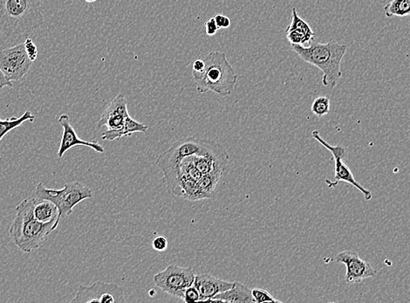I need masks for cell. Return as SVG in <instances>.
<instances>
[{"instance_id":"4fadbf2b","label":"cell","mask_w":410,"mask_h":303,"mask_svg":"<svg viewBox=\"0 0 410 303\" xmlns=\"http://www.w3.org/2000/svg\"><path fill=\"white\" fill-rule=\"evenodd\" d=\"M129 116L127 100L123 94H120L103 111L97 123V128L102 129V127H107V130L122 129Z\"/></svg>"},{"instance_id":"9a60e30c","label":"cell","mask_w":410,"mask_h":303,"mask_svg":"<svg viewBox=\"0 0 410 303\" xmlns=\"http://www.w3.org/2000/svg\"><path fill=\"white\" fill-rule=\"evenodd\" d=\"M287 38L291 45H310L315 37V33L307 21L298 15L297 10L292 8L290 24L285 30Z\"/></svg>"},{"instance_id":"d6a6232c","label":"cell","mask_w":410,"mask_h":303,"mask_svg":"<svg viewBox=\"0 0 410 303\" xmlns=\"http://www.w3.org/2000/svg\"><path fill=\"white\" fill-rule=\"evenodd\" d=\"M1 89H2L1 87H0V91H1Z\"/></svg>"},{"instance_id":"d4e9b609","label":"cell","mask_w":410,"mask_h":303,"mask_svg":"<svg viewBox=\"0 0 410 303\" xmlns=\"http://www.w3.org/2000/svg\"><path fill=\"white\" fill-rule=\"evenodd\" d=\"M181 300L186 303L200 302L201 297L199 291H197V288L195 287L194 285L190 286V287L187 288L186 291H184L183 297H181Z\"/></svg>"},{"instance_id":"f546056e","label":"cell","mask_w":410,"mask_h":303,"mask_svg":"<svg viewBox=\"0 0 410 303\" xmlns=\"http://www.w3.org/2000/svg\"><path fill=\"white\" fill-rule=\"evenodd\" d=\"M205 63L204 60L197 59L195 60L193 65V73H198L204 71Z\"/></svg>"},{"instance_id":"3957f363","label":"cell","mask_w":410,"mask_h":303,"mask_svg":"<svg viewBox=\"0 0 410 303\" xmlns=\"http://www.w3.org/2000/svg\"><path fill=\"white\" fill-rule=\"evenodd\" d=\"M291 46L305 62L321 70L323 73L322 84L324 87L337 86L342 76L341 67L347 53V45L332 40L328 43H312L308 46L292 44Z\"/></svg>"},{"instance_id":"4316f807","label":"cell","mask_w":410,"mask_h":303,"mask_svg":"<svg viewBox=\"0 0 410 303\" xmlns=\"http://www.w3.org/2000/svg\"><path fill=\"white\" fill-rule=\"evenodd\" d=\"M168 245H169V242L164 236H157L154 238L152 241V248L154 250L157 252H164L167 250Z\"/></svg>"},{"instance_id":"8992f818","label":"cell","mask_w":410,"mask_h":303,"mask_svg":"<svg viewBox=\"0 0 410 303\" xmlns=\"http://www.w3.org/2000/svg\"><path fill=\"white\" fill-rule=\"evenodd\" d=\"M35 196L52 201L58 207L59 216L53 225V230H55L62 218L73 214L77 205L93 198V191L80 182L67 183L62 189H48L42 183H39L35 187Z\"/></svg>"},{"instance_id":"5bb4252c","label":"cell","mask_w":410,"mask_h":303,"mask_svg":"<svg viewBox=\"0 0 410 303\" xmlns=\"http://www.w3.org/2000/svg\"><path fill=\"white\" fill-rule=\"evenodd\" d=\"M193 285L199 291L200 302H209L214 296L233 288L234 282L224 281L213 275L201 274L195 276Z\"/></svg>"},{"instance_id":"2e32d148","label":"cell","mask_w":410,"mask_h":303,"mask_svg":"<svg viewBox=\"0 0 410 303\" xmlns=\"http://www.w3.org/2000/svg\"><path fill=\"white\" fill-rule=\"evenodd\" d=\"M209 302L254 303L255 302L251 295V289L240 282H235L233 288L214 296Z\"/></svg>"},{"instance_id":"e0dca14e","label":"cell","mask_w":410,"mask_h":303,"mask_svg":"<svg viewBox=\"0 0 410 303\" xmlns=\"http://www.w3.org/2000/svg\"><path fill=\"white\" fill-rule=\"evenodd\" d=\"M149 130V126L146 124L137 122L130 116L126 119L122 129L120 130H107L102 135L103 141H112L121 139L123 137H130L134 133H146Z\"/></svg>"},{"instance_id":"f1b7e54d","label":"cell","mask_w":410,"mask_h":303,"mask_svg":"<svg viewBox=\"0 0 410 303\" xmlns=\"http://www.w3.org/2000/svg\"><path fill=\"white\" fill-rule=\"evenodd\" d=\"M214 19L220 29L228 28L231 24V19L226 16L218 15L215 16Z\"/></svg>"},{"instance_id":"7c38bea8","label":"cell","mask_w":410,"mask_h":303,"mask_svg":"<svg viewBox=\"0 0 410 303\" xmlns=\"http://www.w3.org/2000/svg\"><path fill=\"white\" fill-rule=\"evenodd\" d=\"M58 122L62 127L63 133L58 150V157H63L64 155L75 146H87L96 151L97 153H104L105 150L96 141H86L80 139L76 131L70 123L69 114H63L59 117Z\"/></svg>"},{"instance_id":"cb8c5ba5","label":"cell","mask_w":410,"mask_h":303,"mask_svg":"<svg viewBox=\"0 0 410 303\" xmlns=\"http://www.w3.org/2000/svg\"><path fill=\"white\" fill-rule=\"evenodd\" d=\"M251 295L254 299V302L256 303L263 302H281L278 301L274 296H272L270 293L265 291L264 288H253L251 289Z\"/></svg>"},{"instance_id":"52a82bcc","label":"cell","mask_w":410,"mask_h":303,"mask_svg":"<svg viewBox=\"0 0 410 303\" xmlns=\"http://www.w3.org/2000/svg\"><path fill=\"white\" fill-rule=\"evenodd\" d=\"M312 137L317 140L319 143L323 146L325 148L330 151L332 158H334L335 163V182H331L330 180H326V183L328 184L330 188L337 187L339 182H346V183L350 184L353 187L357 188L361 193L364 195L365 200L369 201L371 200L373 195L371 191L366 189L364 187H362L359 182L355 180L354 175L352 171L349 169L348 164L345 163V158L347 157L348 151L346 148L339 146H331L330 144L327 142L322 138L318 130L312 131Z\"/></svg>"},{"instance_id":"484cf974","label":"cell","mask_w":410,"mask_h":303,"mask_svg":"<svg viewBox=\"0 0 410 303\" xmlns=\"http://www.w3.org/2000/svg\"><path fill=\"white\" fill-rule=\"evenodd\" d=\"M24 44L26 53H28L30 60H31L32 62H35L37 57H38V49H37L35 43L33 42V40L31 38L28 37V38L26 39Z\"/></svg>"},{"instance_id":"8fae6325","label":"cell","mask_w":410,"mask_h":303,"mask_svg":"<svg viewBox=\"0 0 410 303\" xmlns=\"http://www.w3.org/2000/svg\"><path fill=\"white\" fill-rule=\"evenodd\" d=\"M335 261L346 266L345 279L348 284H359L363 279L375 277L376 271L369 262L359 257L354 251L339 252L335 257Z\"/></svg>"},{"instance_id":"9c48e42d","label":"cell","mask_w":410,"mask_h":303,"mask_svg":"<svg viewBox=\"0 0 410 303\" xmlns=\"http://www.w3.org/2000/svg\"><path fill=\"white\" fill-rule=\"evenodd\" d=\"M125 301L122 287L115 284L97 282L90 286L80 285L71 302L121 303Z\"/></svg>"},{"instance_id":"83f0119b","label":"cell","mask_w":410,"mask_h":303,"mask_svg":"<svg viewBox=\"0 0 410 303\" xmlns=\"http://www.w3.org/2000/svg\"><path fill=\"white\" fill-rule=\"evenodd\" d=\"M205 26V33H206L207 35L213 36L216 35L218 30V26L216 23V20H215L214 17L211 18L206 23L204 24Z\"/></svg>"},{"instance_id":"d6986e66","label":"cell","mask_w":410,"mask_h":303,"mask_svg":"<svg viewBox=\"0 0 410 303\" xmlns=\"http://www.w3.org/2000/svg\"><path fill=\"white\" fill-rule=\"evenodd\" d=\"M35 116L33 114L31 111L26 110L21 116H12L11 119H0V142L6 135L15 130L17 128L21 126L23 123L26 122H35Z\"/></svg>"},{"instance_id":"6da1fadb","label":"cell","mask_w":410,"mask_h":303,"mask_svg":"<svg viewBox=\"0 0 410 303\" xmlns=\"http://www.w3.org/2000/svg\"><path fill=\"white\" fill-rule=\"evenodd\" d=\"M220 144L213 140L195 137L183 138L174 143L169 149L159 155L157 166L163 174V181L168 191L175 197L183 198L180 166L184 158L190 156L227 154Z\"/></svg>"},{"instance_id":"4dcf8cb0","label":"cell","mask_w":410,"mask_h":303,"mask_svg":"<svg viewBox=\"0 0 410 303\" xmlns=\"http://www.w3.org/2000/svg\"><path fill=\"white\" fill-rule=\"evenodd\" d=\"M12 87V83L10 82V80H8V78H6L4 73H3L1 70H0V87H1V89H3V87Z\"/></svg>"},{"instance_id":"7a4b0ae2","label":"cell","mask_w":410,"mask_h":303,"mask_svg":"<svg viewBox=\"0 0 410 303\" xmlns=\"http://www.w3.org/2000/svg\"><path fill=\"white\" fill-rule=\"evenodd\" d=\"M43 0H0V33L28 36L43 25Z\"/></svg>"},{"instance_id":"44dd1931","label":"cell","mask_w":410,"mask_h":303,"mask_svg":"<svg viewBox=\"0 0 410 303\" xmlns=\"http://www.w3.org/2000/svg\"><path fill=\"white\" fill-rule=\"evenodd\" d=\"M386 18L410 16V0H391L384 6Z\"/></svg>"},{"instance_id":"277c9868","label":"cell","mask_w":410,"mask_h":303,"mask_svg":"<svg viewBox=\"0 0 410 303\" xmlns=\"http://www.w3.org/2000/svg\"><path fill=\"white\" fill-rule=\"evenodd\" d=\"M35 198H28L16 208V216L10 227V236L17 248L30 254L39 249L53 230L55 222L44 224L33 216Z\"/></svg>"},{"instance_id":"7402d4cb","label":"cell","mask_w":410,"mask_h":303,"mask_svg":"<svg viewBox=\"0 0 410 303\" xmlns=\"http://www.w3.org/2000/svg\"><path fill=\"white\" fill-rule=\"evenodd\" d=\"M224 173H211L204 174L201 177L200 180L197 181L202 191L207 194L211 200L216 198L215 195V188H216L218 182L220 181Z\"/></svg>"},{"instance_id":"603a6c76","label":"cell","mask_w":410,"mask_h":303,"mask_svg":"<svg viewBox=\"0 0 410 303\" xmlns=\"http://www.w3.org/2000/svg\"><path fill=\"white\" fill-rule=\"evenodd\" d=\"M330 100L326 96L317 97L312 104V112L316 116L322 117L330 111Z\"/></svg>"},{"instance_id":"ba28073f","label":"cell","mask_w":410,"mask_h":303,"mask_svg":"<svg viewBox=\"0 0 410 303\" xmlns=\"http://www.w3.org/2000/svg\"><path fill=\"white\" fill-rule=\"evenodd\" d=\"M195 276L196 275L191 268L170 265L154 276V282L163 292L181 299L184 291L193 285Z\"/></svg>"},{"instance_id":"30bf717a","label":"cell","mask_w":410,"mask_h":303,"mask_svg":"<svg viewBox=\"0 0 410 303\" xmlns=\"http://www.w3.org/2000/svg\"><path fill=\"white\" fill-rule=\"evenodd\" d=\"M32 64L24 43L0 52V70L10 82L21 80L29 72Z\"/></svg>"},{"instance_id":"ac0fdd59","label":"cell","mask_w":410,"mask_h":303,"mask_svg":"<svg viewBox=\"0 0 410 303\" xmlns=\"http://www.w3.org/2000/svg\"><path fill=\"white\" fill-rule=\"evenodd\" d=\"M33 216L36 220L44 224L56 222L59 216L58 207L52 201L36 197L33 205Z\"/></svg>"},{"instance_id":"ffe728a7","label":"cell","mask_w":410,"mask_h":303,"mask_svg":"<svg viewBox=\"0 0 410 303\" xmlns=\"http://www.w3.org/2000/svg\"><path fill=\"white\" fill-rule=\"evenodd\" d=\"M181 184L184 200L190 201L211 200L207 194L202 191L197 181L190 180V178H181Z\"/></svg>"},{"instance_id":"5b68a950","label":"cell","mask_w":410,"mask_h":303,"mask_svg":"<svg viewBox=\"0 0 410 303\" xmlns=\"http://www.w3.org/2000/svg\"><path fill=\"white\" fill-rule=\"evenodd\" d=\"M203 72L193 73L198 94L213 91L222 97L230 96L238 76L223 52H211L204 58Z\"/></svg>"},{"instance_id":"1f68e13d","label":"cell","mask_w":410,"mask_h":303,"mask_svg":"<svg viewBox=\"0 0 410 303\" xmlns=\"http://www.w3.org/2000/svg\"><path fill=\"white\" fill-rule=\"evenodd\" d=\"M85 1L87 3H93V2H96V0H85Z\"/></svg>"}]
</instances>
